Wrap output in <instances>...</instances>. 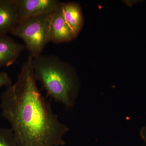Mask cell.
Wrapping results in <instances>:
<instances>
[{"instance_id":"obj_1","label":"cell","mask_w":146,"mask_h":146,"mask_svg":"<svg viewBox=\"0 0 146 146\" xmlns=\"http://www.w3.org/2000/svg\"><path fill=\"white\" fill-rule=\"evenodd\" d=\"M33 57L23 63L15 83L1 96L3 117L11 126L18 146H63L70 128L61 122L35 78Z\"/></svg>"},{"instance_id":"obj_2","label":"cell","mask_w":146,"mask_h":146,"mask_svg":"<svg viewBox=\"0 0 146 146\" xmlns=\"http://www.w3.org/2000/svg\"><path fill=\"white\" fill-rule=\"evenodd\" d=\"M33 65L35 78L46 90L47 96L67 109L74 107L80 88L75 69L53 55L33 58Z\"/></svg>"},{"instance_id":"obj_3","label":"cell","mask_w":146,"mask_h":146,"mask_svg":"<svg viewBox=\"0 0 146 146\" xmlns=\"http://www.w3.org/2000/svg\"><path fill=\"white\" fill-rule=\"evenodd\" d=\"M53 13L20 21L11 32L23 40L26 48L33 58L42 54L45 47L50 42V26Z\"/></svg>"},{"instance_id":"obj_4","label":"cell","mask_w":146,"mask_h":146,"mask_svg":"<svg viewBox=\"0 0 146 146\" xmlns=\"http://www.w3.org/2000/svg\"><path fill=\"white\" fill-rule=\"evenodd\" d=\"M18 23L27 18L53 13L61 5L56 0H16Z\"/></svg>"},{"instance_id":"obj_5","label":"cell","mask_w":146,"mask_h":146,"mask_svg":"<svg viewBox=\"0 0 146 146\" xmlns=\"http://www.w3.org/2000/svg\"><path fill=\"white\" fill-rule=\"evenodd\" d=\"M61 5L53 13L50 26V42L55 44L70 42L76 37L63 17Z\"/></svg>"},{"instance_id":"obj_6","label":"cell","mask_w":146,"mask_h":146,"mask_svg":"<svg viewBox=\"0 0 146 146\" xmlns=\"http://www.w3.org/2000/svg\"><path fill=\"white\" fill-rule=\"evenodd\" d=\"M18 23L16 0H0V36L11 32Z\"/></svg>"},{"instance_id":"obj_7","label":"cell","mask_w":146,"mask_h":146,"mask_svg":"<svg viewBox=\"0 0 146 146\" xmlns=\"http://www.w3.org/2000/svg\"><path fill=\"white\" fill-rule=\"evenodd\" d=\"M25 48V45L15 42L10 36H0V67L12 65Z\"/></svg>"},{"instance_id":"obj_8","label":"cell","mask_w":146,"mask_h":146,"mask_svg":"<svg viewBox=\"0 0 146 146\" xmlns=\"http://www.w3.org/2000/svg\"><path fill=\"white\" fill-rule=\"evenodd\" d=\"M63 17L76 36L81 31L83 18L80 6L74 2H62L61 5Z\"/></svg>"},{"instance_id":"obj_9","label":"cell","mask_w":146,"mask_h":146,"mask_svg":"<svg viewBox=\"0 0 146 146\" xmlns=\"http://www.w3.org/2000/svg\"><path fill=\"white\" fill-rule=\"evenodd\" d=\"M0 146H18L11 129L0 127Z\"/></svg>"},{"instance_id":"obj_10","label":"cell","mask_w":146,"mask_h":146,"mask_svg":"<svg viewBox=\"0 0 146 146\" xmlns=\"http://www.w3.org/2000/svg\"><path fill=\"white\" fill-rule=\"evenodd\" d=\"M13 84L12 80L7 73L0 71V87H9Z\"/></svg>"},{"instance_id":"obj_11","label":"cell","mask_w":146,"mask_h":146,"mask_svg":"<svg viewBox=\"0 0 146 146\" xmlns=\"http://www.w3.org/2000/svg\"><path fill=\"white\" fill-rule=\"evenodd\" d=\"M140 135L146 146V125L141 129L140 130Z\"/></svg>"}]
</instances>
